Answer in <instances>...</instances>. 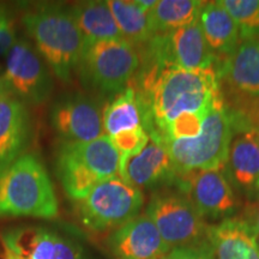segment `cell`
Returning <instances> with one entry per match:
<instances>
[{"mask_svg":"<svg viewBox=\"0 0 259 259\" xmlns=\"http://www.w3.org/2000/svg\"><path fill=\"white\" fill-rule=\"evenodd\" d=\"M149 136L157 137L185 114H209L223 102L215 69L189 70L149 58L134 88Z\"/></svg>","mask_w":259,"mask_h":259,"instance_id":"cell-1","label":"cell"},{"mask_svg":"<svg viewBox=\"0 0 259 259\" xmlns=\"http://www.w3.org/2000/svg\"><path fill=\"white\" fill-rule=\"evenodd\" d=\"M22 22L50 70L61 82L70 83L85 45L71 8L37 5L25 12Z\"/></svg>","mask_w":259,"mask_h":259,"instance_id":"cell-2","label":"cell"},{"mask_svg":"<svg viewBox=\"0 0 259 259\" xmlns=\"http://www.w3.org/2000/svg\"><path fill=\"white\" fill-rule=\"evenodd\" d=\"M58 215V199L46 168L34 154H23L0 168V219Z\"/></svg>","mask_w":259,"mask_h":259,"instance_id":"cell-3","label":"cell"},{"mask_svg":"<svg viewBox=\"0 0 259 259\" xmlns=\"http://www.w3.org/2000/svg\"><path fill=\"white\" fill-rule=\"evenodd\" d=\"M233 121L225 107L218 105L206 116L196 137L161 142L178 173L225 168L233 138Z\"/></svg>","mask_w":259,"mask_h":259,"instance_id":"cell-4","label":"cell"},{"mask_svg":"<svg viewBox=\"0 0 259 259\" xmlns=\"http://www.w3.org/2000/svg\"><path fill=\"white\" fill-rule=\"evenodd\" d=\"M141 66L134 45L124 38L85 42L77 73L87 88L101 94H119L127 88Z\"/></svg>","mask_w":259,"mask_h":259,"instance_id":"cell-5","label":"cell"},{"mask_svg":"<svg viewBox=\"0 0 259 259\" xmlns=\"http://www.w3.org/2000/svg\"><path fill=\"white\" fill-rule=\"evenodd\" d=\"M143 192L119 176L108 178L94 187L78 204L84 227L96 233L116 229L137 218L143 208Z\"/></svg>","mask_w":259,"mask_h":259,"instance_id":"cell-6","label":"cell"},{"mask_svg":"<svg viewBox=\"0 0 259 259\" xmlns=\"http://www.w3.org/2000/svg\"><path fill=\"white\" fill-rule=\"evenodd\" d=\"M145 213L170 250L179 247H197L206 240L204 218L194 208L185 194L176 192H158L149 202Z\"/></svg>","mask_w":259,"mask_h":259,"instance_id":"cell-7","label":"cell"},{"mask_svg":"<svg viewBox=\"0 0 259 259\" xmlns=\"http://www.w3.org/2000/svg\"><path fill=\"white\" fill-rule=\"evenodd\" d=\"M4 77L11 95L24 105H41L53 92L50 67L25 38L16 41L6 56Z\"/></svg>","mask_w":259,"mask_h":259,"instance_id":"cell-8","label":"cell"},{"mask_svg":"<svg viewBox=\"0 0 259 259\" xmlns=\"http://www.w3.org/2000/svg\"><path fill=\"white\" fill-rule=\"evenodd\" d=\"M50 122L65 143H85L106 135L101 106L82 93L65 94L57 99L51 107Z\"/></svg>","mask_w":259,"mask_h":259,"instance_id":"cell-9","label":"cell"},{"mask_svg":"<svg viewBox=\"0 0 259 259\" xmlns=\"http://www.w3.org/2000/svg\"><path fill=\"white\" fill-rule=\"evenodd\" d=\"M149 58L166 60L189 70L212 69L216 57L206 44L199 21L148 42Z\"/></svg>","mask_w":259,"mask_h":259,"instance_id":"cell-10","label":"cell"},{"mask_svg":"<svg viewBox=\"0 0 259 259\" xmlns=\"http://www.w3.org/2000/svg\"><path fill=\"white\" fill-rule=\"evenodd\" d=\"M4 248L24 259H87L71 239L41 226H18L0 233Z\"/></svg>","mask_w":259,"mask_h":259,"instance_id":"cell-11","label":"cell"},{"mask_svg":"<svg viewBox=\"0 0 259 259\" xmlns=\"http://www.w3.org/2000/svg\"><path fill=\"white\" fill-rule=\"evenodd\" d=\"M185 196L204 219L231 216L238 208V200L225 168L197 170L181 174Z\"/></svg>","mask_w":259,"mask_h":259,"instance_id":"cell-12","label":"cell"},{"mask_svg":"<svg viewBox=\"0 0 259 259\" xmlns=\"http://www.w3.org/2000/svg\"><path fill=\"white\" fill-rule=\"evenodd\" d=\"M108 247L115 259H164L171 251L147 213L114 229Z\"/></svg>","mask_w":259,"mask_h":259,"instance_id":"cell-13","label":"cell"},{"mask_svg":"<svg viewBox=\"0 0 259 259\" xmlns=\"http://www.w3.org/2000/svg\"><path fill=\"white\" fill-rule=\"evenodd\" d=\"M176 173L167 149L157 138H149L147 145L137 154L120 156L119 177L138 189L166 183L173 179Z\"/></svg>","mask_w":259,"mask_h":259,"instance_id":"cell-14","label":"cell"},{"mask_svg":"<svg viewBox=\"0 0 259 259\" xmlns=\"http://www.w3.org/2000/svg\"><path fill=\"white\" fill-rule=\"evenodd\" d=\"M233 189L248 198L259 196V132L254 128L233 135L225 166Z\"/></svg>","mask_w":259,"mask_h":259,"instance_id":"cell-15","label":"cell"},{"mask_svg":"<svg viewBox=\"0 0 259 259\" xmlns=\"http://www.w3.org/2000/svg\"><path fill=\"white\" fill-rule=\"evenodd\" d=\"M213 259H259V240L253 226L244 220L225 219L206 231Z\"/></svg>","mask_w":259,"mask_h":259,"instance_id":"cell-16","label":"cell"},{"mask_svg":"<svg viewBox=\"0 0 259 259\" xmlns=\"http://www.w3.org/2000/svg\"><path fill=\"white\" fill-rule=\"evenodd\" d=\"M31 136L27 105L14 96L0 99V168L23 155Z\"/></svg>","mask_w":259,"mask_h":259,"instance_id":"cell-17","label":"cell"},{"mask_svg":"<svg viewBox=\"0 0 259 259\" xmlns=\"http://www.w3.org/2000/svg\"><path fill=\"white\" fill-rule=\"evenodd\" d=\"M222 61V77L234 92L259 97V38L241 41Z\"/></svg>","mask_w":259,"mask_h":259,"instance_id":"cell-18","label":"cell"},{"mask_svg":"<svg viewBox=\"0 0 259 259\" xmlns=\"http://www.w3.org/2000/svg\"><path fill=\"white\" fill-rule=\"evenodd\" d=\"M199 23L216 59L221 57L225 59L238 48L241 41L238 25L221 2L205 3L200 12Z\"/></svg>","mask_w":259,"mask_h":259,"instance_id":"cell-19","label":"cell"},{"mask_svg":"<svg viewBox=\"0 0 259 259\" xmlns=\"http://www.w3.org/2000/svg\"><path fill=\"white\" fill-rule=\"evenodd\" d=\"M71 11L85 42L122 38L108 2H82L71 6Z\"/></svg>","mask_w":259,"mask_h":259,"instance_id":"cell-20","label":"cell"},{"mask_svg":"<svg viewBox=\"0 0 259 259\" xmlns=\"http://www.w3.org/2000/svg\"><path fill=\"white\" fill-rule=\"evenodd\" d=\"M205 3L199 0H160L149 11L154 36L164 35L199 21Z\"/></svg>","mask_w":259,"mask_h":259,"instance_id":"cell-21","label":"cell"},{"mask_svg":"<svg viewBox=\"0 0 259 259\" xmlns=\"http://www.w3.org/2000/svg\"><path fill=\"white\" fill-rule=\"evenodd\" d=\"M108 5L124 40L136 47L147 45L154 37L149 10L139 4L138 0H111Z\"/></svg>","mask_w":259,"mask_h":259,"instance_id":"cell-22","label":"cell"},{"mask_svg":"<svg viewBox=\"0 0 259 259\" xmlns=\"http://www.w3.org/2000/svg\"><path fill=\"white\" fill-rule=\"evenodd\" d=\"M143 126L141 107L134 87L116 94L103 111V130L108 137Z\"/></svg>","mask_w":259,"mask_h":259,"instance_id":"cell-23","label":"cell"},{"mask_svg":"<svg viewBox=\"0 0 259 259\" xmlns=\"http://www.w3.org/2000/svg\"><path fill=\"white\" fill-rule=\"evenodd\" d=\"M221 3L234 18L241 41L259 38V0H222Z\"/></svg>","mask_w":259,"mask_h":259,"instance_id":"cell-24","label":"cell"},{"mask_svg":"<svg viewBox=\"0 0 259 259\" xmlns=\"http://www.w3.org/2000/svg\"><path fill=\"white\" fill-rule=\"evenodd\" d=\"M109 138L120 153V156H125V155L139 153L147 145L150 137H149V134L144 126H139L137 128L120 132V134L112 136Z\"/></svg>","mask_w":259,"mask_h":259,"instance_id":"cell-25","label":"cell"},{"mask_svg":"<svg viewBox=\"0 0 259 259\" xmlns=\"http://www.w3.org/2000/svg\"><path fill=\"white\" fill-rule=\"evenodd\" d=\"M16 38L14 22L4 6L0 5V57H6L11 50Z\"/></svg>","mask_w":259,"mask_h":259,"instance_id":"cell-26","label":"cell"},{"mask_svg":"<svg viewBox=\"0 0 259 259\" xmlns=\"http://www.w3.org/2000/svg\"><path fill=\"white\" fill-rule=\"evenodd\" d=\"M164 259H213L206 247H179L171 250Z\"/></svg>","mask_w":259,"mask_h":259,"instance_id":"cell-27","label":"cell"},{"mask_svg":"<svg viewBox=\"0 0 259 259\" xmlns=\"http://www.w3.org/2000/svg\"><path fill=\"white\" fill-rule=\"evenodd\" d=\"M6 96H12L11 93H10V89L8 87V83H6V79L4 77V73H0V99Z\"/></svg>","mask_w":259,"mask_h":259,"instance_id":"cell-28","label":"cell"},{"mask_svg":"<svg viewBox=\"0 0 259 259\" xmlns=\"http://www.w3.org/2000/svg\"><path fill=\"white\" fill-rule=\"evenodd\" d=\"M3 259H24V258L19 257L18 254L14 253V252L8 250V248H4V253H3Z\"/></svg>","mask_w":259,"mask_h":259,"instance_id":"cell-29","label":"cell"},{"mask_svg":"<svg viewBox=\"0 0 259 259\" xmlns=\"http://www.w3.org/2000/svg\"><path fill=\"white\" fill-rule=\"evenodd\" d=\"M253 228H254V232H255V234H257V238H258V240H259V205H258L257 216H255V222H254Z\"/></svg>","mask_w":259,"mask_h":259,"instance_id":"cell-30","label":"cell"}]
</instances>
